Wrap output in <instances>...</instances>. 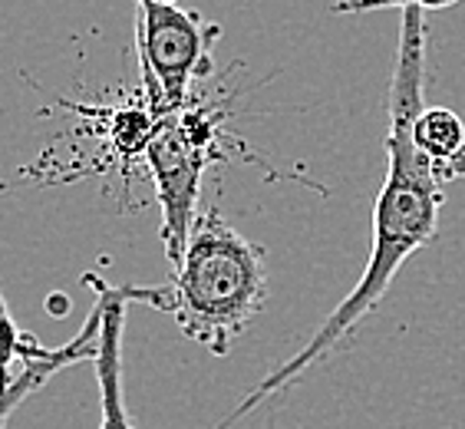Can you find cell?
I'll list each match as a JSON object with an SVG mask.
<instances>
[{"mask_svg": "<svg viewBox=\"0 0 465 429\" xmlns=\"http://www.w3.org/2000/svg\"><path fill=\"white\" fill-rule=\"evenodd\" d=\"M400 44H396L393 80H390V129H386V179L373 208V248L357 287L333 307L331 317L313 331V337L294 357L271 370L222 423L212 429H232L261 403L287 390L307 367L327 357L363 317L380 307L386 287L393 284L396 271L416 251L432 244L439 232V208L446 202L442 182L436 179L430 159L412 139V123L426 106V14L422 7H403Z\"/></svg>", "mask_w": 465, "mask_h": 429, "instance_id": "6da1fadb", "label": "cell"}, {"mask_svg": "<svg viewBox=\"0 0 465 429\" xmlns=\"http://www.w3.org/2000/svg\"><path fill=\"white\" fill-rule=\"evenodd\" d=\"M169 287L125 284L129 301L172 314L188 340L215 357L232 350L268 301L264 248L234 232L215 208L198 212Z\"/></svg>", "mask_w": 465, "mask_h": 429, "instance_id": "7a4b0ae2", "label": "cell"}, {"mask_svg": "<svg viewBox=\"0 0 465 429\" xmlns=\"http://www.w3.org/2000/svg\"><path fill=\"white\" fill-rule=\"evenodd\" d=\"M145 159L153 165L155 198L162 208V244L172 268H179L188 234L198 218L202 172L212 162V123L185 106L153 123Z\"/></svg>", "mask_w": 465, "mask_h": 429, "instance_id": "3957f363", "label": "cell"}, {"mask_svg": "<svg viewBox=\"0 0 465 429\" xmlns=\"http://www.w3.org/2000/svg\"><path fill=\"white\" fill-rule=\"evenodd\" d=\"M86 287L96 294L99 307V337H96V384H99V429H135L123 400V324L129 294L123 287H113L99 274L83 277Z\"/></svg>", "mask_w": 465, "mask_h": 429, "instance_id": "277c9868", "label": "cell"}, {"mask_svg": "<svg viewBox=\"0 0 465 429\" xmlns=\"http://www.w3.org/2000/svg\"><path fill=\"white\" fill-rule=\"evenodd\" d=\"M412 139L420 145V153L430 159L442 185L465 179V125L452 109L422 106L412 123Z\"/></svg>", "mask_w": 465, "mask_h": 429, "instance_id": "5b68a950", "label": "cell"}, {"mask_svg": "<svg viewBox=\"0 0 465 429\" xmlns=\"http://www.w3.org/2000/svg\"><path fill=\"white\" fill-rule=\"evenodd\" d=\"M54 350H46L36 344L34 334L20 331L10 311L0 307V390L14 380V364H30V360H40V357H50Z\"/></svg>", "mask_w": 465, "mask_h": 429, "instance_id": "8992f818", "label": "cell"}, {"mask_svg": "<svg viewBox=\"0 0 465 429\" xmlns=\"http://www.w3.org/2000/svg\"><path fill=\"white\" fill-rule=\"evenodd\" d=\"M459 0H337L333 14H376V10H403V7H422V10H446L456 7Z\"/></svg>", "mask_w": 465, "mask_h": 429, "instance_id": "52a82bcc", "label": "cell"}, {"mask_svg": "<svg viewBox=\"0 0 465 429\" xmlns=\"http://www.w3.org/2000/svg\"><path fill=\"white\" fill-rule=\"evenodd\" d=\"M135 7H143V4H175V0H133Z\"/></svg>", "mask_w": 465, "mask_h": 429, "instance_id": "ba28073f", "label": "cell"}, {"mask_svg": "<svg viewBox=\"0 0 465 429\" xmlns=\"http://www.w3.org/2000/svg\"><path fill=\"white\" fill-rule=\"evenodd\" d=\"M0 307H4V311H7V301H4V294H0Z\"/></svg>", "mask_w": 465, "mask_h": 429, "instance_id": "9c48e42d", "label": "cell"}]
</instances>
